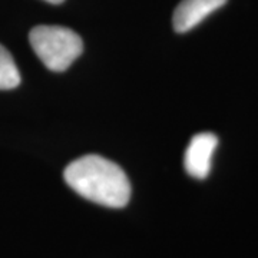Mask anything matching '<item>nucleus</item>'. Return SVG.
I'll list each match as a JSON object with an SVG mask.
<instances>
[{
  "label": "nucleus",
  "instance_id": "20e7f679",
  "mask_svg": "<svg viewBox=\"0 0 258 258\" xmlns=\"http://www.w3.org/2000/svg\"><path fill=\"white\" fill-rule=\"evenodd\" d=\"M227 0H182L174 12L172 25L178 33L198 26L212 12L222 8Z\"/></svg>",
  "mask_w": 258,
  "mask_h": 258
},
{
  "label": "nucleus",
  "instance_id": "f257e3e1",
  "mask_svg": "<svg viewBox=\"0 0 258 258\" xmlns=\"http://www.w3.org/2000/svg\"><path fill=\"white\" fill-rule=\"evenodd\" d=\"M64 181L81 197L109 208H123L131 198V184L118 164L101 155H85L64 169Z\"/></svg>",
  "mask_w": 258,
  "mask_h": 258
},
{
  "label": "nucleus",
  "instance_id": "423d86ee",
  "mask_svg": "<svg viewBox=\"0 0 258 258\" xmlns=\"http://www.w3.org/2000/svg\"><path fill=\"white\" fill-rule=\"evenodd\" d=\"M49 3H52V5H60V3H63L64 0H46Z\"/></svg>",
  "mask_w": 258,
  "mask_h": 258
},
{
  "label": "nucleus",
  "instance_id": "7ed1b4c3",
  "mask_svg": "<svg viewBox=\"0 0 258 258\" xmlns=\"http://www.w3.org/2000/svg\"><path fill=\"white\" fill-rule=\"evenodd\" d=\"M218 147V138L212 132L197 134L185 151V171L197 179H205L211 171L212 155Z\"/></svg>",
  "mask_w": 258,
  "mask_h": 258
},
{
  "label": "nucleus",
  "instance_id": "39448f33",
  "mask_svg": "<svg viewBox=\"0 0 258 258\" xmlns=\"http://www.w3.org/2000/svg\"><path fill=\"white\" fill-rule=\"evenodd\" d=\"M20 74L9 50L0 45V89L9 91L19 86Z\"/></svg>",
  "mask_w": 258,
  "mask_h": 258
},
{
  "label": "nucleus",
  "instance_id": "f03ea898",
  "mask_svg": "<svg viewBox=\"0 0 258 258\" xmlns=\"http://www.w3.org/2000/svg\"><path fill=\"white\" fill-rule=\"evenodd\" d=\"M29 42L47 69L63 72L83 52L81 36L63 26L40 25L30 30Z\"/></svg>",
  "mask_w": 258,
  "mask_h": 258
}]
</instances>
